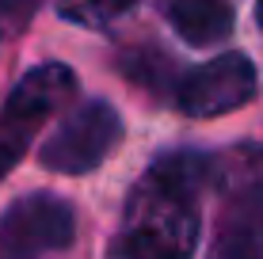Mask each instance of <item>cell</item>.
I'll list each match as a JSON object with an SVG mask.
<instances>
[{
	"label": "cell",
	"instance_id": "cell-1",
	"mask_svg": "<svg viewBox=\"0 0 263 259\" xmlns=\"http://www.w3.org/2000/svg\"><path fill=\"white\" fill-rule=\"evenodd\" d=\"M198 248V210L195 198L141 180L122 213V233L111 252L134 259H191Z\"/></svg>",
	"mask_w": 263,
	"mask_h": 259
},
{
	"label": "cell",
	"instance_id": "cell-2",
	"mask_svg": "<svg viewBox=\"0 0 263 259\" xmlns=\"http://www.w3.org/2000/svg\"><path fill=\"white\" fill-rule=\"evenodd\" d=\"M122 137V118L107 99H92L69 114L53 137L39 149L42 164L58 175H84L96 172Z\"/></svg>",
	"mask_w": 263,
	"mask_h": 259
},
{
	"label": "cell",
	"instance_id": "cell-3",
	"mask_svg": "<svg viewBox=\"0 0 263 259\" xmlns=\"http://www.w3.org/2000/svg\"><path fill=\"white\" fill-rule=\"evenodd\" d=\"M77 236V213L65 198L34 191L15 198L0 217V259H42Z\"/></svg>",
	"mask_w": 263,
	"mask_h": 259
},
{
	"label": "cell",
	"instance_id": "cell-4",
	"mask_svg": "<svg viewBox=\"0 0 263 259\" xmlns=\"http://www.w3.org/2000/svg\"><path fill=\"white\" fill-rule=\"evenodd\" d=\"M259 76L252 69V61L244 53H221V57L198 65L195 73H187L179 80V111L191 118H217L244 107L256 95Z\"/></svg>",
	"mask_w": 263,
	"mask_h": 259
},
{
	"label": "cell",
	"instance_id": "cell-5",
	"mask_svg": "<svg viewBox=\"0 0 263 259\" xmlns=\"http://www.w3.org/2000/svg\"><path fill=\"white\" fill-rule=\"evenodd\" d=\"M72 95H77L72 69L61 65V61H46V65H34L20 76V84L12 88V95L4 103V118L34 126L39 118L53 114L61 103H69Z\"/></svg>",
	"mask_w": 263,
	"mask_h": 259
},
{
	"label": "cell",
	"instance_id": "cell-6",
	"mask_svg": "<svg viewBox=\"0 0 263 259\" xmlns=\"http://www.w3.org/2000/svg\"><path fill=\"white\" fill-rule=\"evenodd\" d=\"M206 259H263V191L225 198Z\"/></svg>",
	"mask_w": 263,
	"mask_h": 259
},
{
	"label": "cell",
	"instance_id": "cell-7",
	"mask_svg": "<svg viewBox=\"0 0 263 259\" xmlns=\"http://www.w3.org/2000/svg\"><path fill=\"white\" fill-rule=\"evenodd\" d=\"M168 19H172V31L187 46H214V42L229 38L237 15H233L229 0H172Z\"/></svg>",
	"mask_w": 263,
	"mask_h": 259
},
{
	"label": "cell",
	"instance_id": "cell-8",
	"mask_svg": "<svg viewBox=\"0 0 263 259\" xmlns=\"http://www.w3.org/2000/svg\"><path fill=\"white\" fill-rule=\"evenodd\" d=\"M145 180L168 187V191L183 194V198H198L202 187H214V160L195 153V149H176V153H164L153 160Z\"/></svg>",
	"mask_w": 263,
	"mask_h": 259
},
{
	"label": "cell",
	"instance_id": "cell-9",
	"mask_svg": "<svg viewBox=\"0 0 263 259\" xmlns=\"http://www.w3.org/2000/svg\"><path fill=\"white\" fill-rule=\"evenodd\" d=\"M214 187L225 198L263 191V149L237 145V149H225L221 156H214Z\"/></svg>",
	"mask_w": 263,
	"mask_h": 259
},
{
	"label": "cell",
	"instance_id": "cell-10",
	"mask_svg": "<svg viewBox=\"0 0 263 259\" xmlns=\"http://www.w3.org/2000/svg\"><path fill=\"white\" fill-rule=\"evenodd\" d=\"M134 0H58V15L80 27H107Z\"/></svg>",
	"mask_w": 263,
	"mask_h": 259
},
{
	"label": "cell",
	"instance_id": "cell-11",
	"mask_svg": "<svg viewBox=\"0 0 263 259\" xmlns=\"http://www.w3.org/2000/svg\"><path fill=\"white\" fill-rule=\"evenodd\" d=\"M27 145H31V126L27 122H12V118L0 122V180L20 164Z\"/></svg>",
	"mask_w": 263,
	"mask_h": 259
},
{
	"label": "cell",
	"instance_id": "cell-12",
	"mask_svg": "<svg viewBox=\"0 0 263 259\" xmlns=\"http://www.w3.org/2000/svg\"><path fill=\"white\" fill-rule=\"evenodd\" d=\"M34 8H39V0H0V12H8V15H31Z\"/></svg>",
	"mask_w": 263,
	"mask_h": 259
},
{
	"label": "cell",
	"instance_id": "cell-13",
	"mask_svg": "<svg viewBox=\"0 0 263 259\" xmlns=\"http://www.w3.org/2000/svg\"><path fill=\"white\" fill-rule=\"evenodd\" d=\"M256 23H259V31H263V0L256 4Z\"/></svg>",
	"mask_w": 263,
	"mask_h": 259
},
{
	"label": "cell",
	"instance_id": "cell-14",
	"mask_svg": "<svg viewBox=\"0 0 263 259\" xmlns=\"http://www.w3.org/2000/svg\"><path fill=\"white\" fill-rule=\"evenodd\" d=\"M111 259H134V255H122V252H111Z\"/></svg>",
	"mask_w": 263,
	"mask_h": 259
}]
</instances>
